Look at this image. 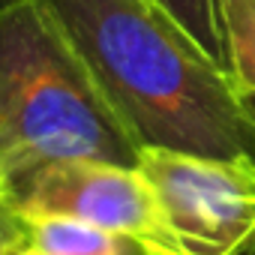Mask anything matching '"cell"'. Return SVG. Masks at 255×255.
Segmentation results:
<instances>
[{
    "label": "cell",
    "instance_id": "6da1fadb",
    "mask_svg": "<svg viewBox=\"0 0 255 255\" xmlns=\"http://www.w3.org/2000/svg\"><path fill=\"white\" fill-rule=\"evenodd\" d=\"M138 147L255 162L231 81L153 0H42Z\"/></svg>",
    "mask_w": 255,
    "mask_h": 255
},
{
    "label": "cell",
    "instance_id": "7a4b0ae2",
    "mask_svg": "<svg viewBox=\"0 0 255 255\" xmlns=\"http://www.w3.org/2000/svg\"><path fill=\"white\" fill-rule=\"evenodd\" d=\"M141 147L42 0H0V168L96 159L138 168Z\"/></svg>",
    "mask_w": 255,
    "mask_h": 255
},
{
    "label": "cell",
    "instance_id": "3957f363",
    "mask_svg": "<svg viewBox=\"0 0 255 255\" xmlns=\"http://www.w3.org/2000/svg\"><path fill=\"white\" fill-rule=\"evenodd\" d=\"M138 168L186 255H240L255 240V162L141 147Z\"/></svg>",
    "mask_w": 255,
    "mask_h": 255
},
{
    "label": "cell",
    "instance_id": "277c9868",
    "mask_svg": "<svg viewBox=\"0 0 255 255\" xmlns=\"http://www.w3.org/2000/svg\"><path fill=\"white\" fill-rule=\"evenodd\" d=\"M21 213L72 216L132 240L144 255H186L141 168L72 159L36 168L12 186Z\"/></svg>",
    "mask_w": 255,
    "mask_h": 255
},
{
    "label": "cell",
    "instance_id": "5b68a950",
    "mask_svg": "<svg viewBox=\"0 0 255 255\" xmlns=\"http://www.w3.org/2000/svg\"><path fill=\"white\" fill-rule=\"evenodd\" d=\"M18 252L21 255H144L132 240L114 231L54 213H24Z\"/></svg>",
    "mask_w": 255,
    "mask_h": 255
},
{
    "label": "cell",
    "instance_id": "8992f818",
    "mask_svg": "<svg viewBox=\"0 0 255 255\" xmlns=\"http://www.w3.org/2000/svg\"><path fill=\"white\" fill-rule=\"evenodd\" d=\"M153 3L231 81V48H228L225 0H153Z\"/></svg>",
    "mask_w": 255,
    "mask_h": 255
},
{
    "label": "cell",
    "instance_id": "52a82bcc",
    "mask_svg": "<svg viewBox=\"0 0 255 255\" xmlns=\"http://www.w3.org/2000/svg\"><path fill=\"white\" fill-rule=\"evenodd\" d=\"M228 48H231V87L255 123V0H225Z\"/></svg>",
    "mask_w": 255,
    "mask_h": 255
},
{
    "label": "cell",
    "instance_id": "ba28073f",
    "mask_svg": "<svg viewBox=\"0 0 255 255\" xmlns=\"http://www.w3.org/2000/svg\"><path fill=\"white\" fill-rule=\"evenodd\" d=\"M21 228H24V213L15 204L12 183H9L6 171L0 168V255H12L18 249Z\"/></svg>",
    "mask_w": 255,
    "mask_h": 255
},
{
    "label": "cell",
    "instance_id": "9c48e42d",
    "mask_svg": "<svg viewBox=\"0 0 255 255\" xmlns=\"http://www.w3.org/2000/svg\"><path fill=\"white\" fill-rule=\"evenodd\" d=\"M240 255H255V240H252V243H249V246H246V249H243Z\"/></svg>",
    "mask_w": 255,
    "mask_h": 255
},
{
    "label": "cell",
    "instance_id": "30bf717a",
    "mask_svg": "<svg viewBox=\"0 0 255 255\" xmlns=\"http://www.w3.org/2000/svg\"><path fill=\"white\" fill-rule=\"evenodd\" d=\"M12 255H21V252H18V249H15V252H12Z\"/></svg>",
    "mask_w": 255,
    "mask_h": 255
}]
</instances>
